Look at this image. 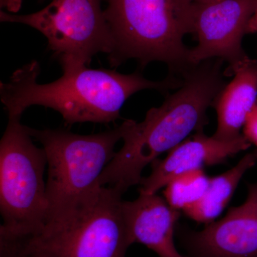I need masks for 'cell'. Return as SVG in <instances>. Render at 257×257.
<instances>
[{
  "label": "cell",
  "instance_id": "cell-1",
  "mask_svg": "<svg viewBox=\"0 0 257 257\" xmlns=\"http://www.w3.org/2000/svg\"><path fill=\"white\" fill-rule=\"evenodd\" d=\"M223 63L214 58L193 66L182 77L178 90L166 96L162 105L147 111L144 121L127 119L124 145L103 171L101 187L124 194L140 183L144 169L160 155L182 143L192 132L204 131L209 123L207 109L226 84Z\"/></svg>",
  "mask_w": 257,
  "mask_h": 257
},
{
  "label": "cell",
  "instance_id": "cell-2",
  "mask_svg": "<svg viewBox=\"0 0 257 257\" xmlns=\"http://www.w3.org/2000/svg\"><path fill=\"white\" fill-rule=\"evenodd\" d=\"M62 77L48 84H39L36 61L18 69L9 82L0 83V97L8 118H21L31 106H43L58 111L67 124L109 123L119 119L128 98L144 89L168 93L179 89L183 79L169 74L162 81L149 80L140 72L131 74L87 66L65 69Z\"/></svg>",
  "mask_w": 257,
  "mask_h": 257
},
{
  "label": "cell",
  "instance_id": "cell-3",
  "mask_svg": "<svg viewBox=\"0 0 257 257\" xmlns=\"http://www.w3.org/2000/svg\"><path fill=\"white\" fill-rule=\"evenodd\" d=\"M104 16L114 50L111 67L135 60L142 69L163 62L171 75L182 78L192 68L184 35L192 34L194 3L191 0H106Z\"/></svg>",
  "mask_w": 257,
  "mask_h": 257
},
{
  "label": "cell",
  "instance_id": "cell-4",
  "mask_svg": "<svg viewBox=\"0 0 257 257\" xmlns=\"http://www.w3.org/2000/svg\"><path fill=\"white\" fill-rule=\"evenodd\" d=\"M126 126L127 119L114 130L91 135L27 126L47 158L48 216L44 229L63 224L95 199L102 188L101 174L114 157V147Z\"/></svg>",
  "mask_w": 257,
  "mask_h": 257
},
{
  "label": "cell",
  "instance_id": "cell-5",
  "mask_svg": "<svg viewBox=\"0 0 257 257\" xmlns=\"http://www.w3.org/2000/svg\"><path fill=\"white\" fill-rule=\"evenodd\" d=\"M0 142V243L41 233L48 216L46 152L35 146L21 118H8Z\"/></svg>",
  "mask_w": 257,
  "mask_h": 257
},
{
  "label": "cell",
  "instance_id": "cell-6",
  "mask_svg": "<svg viewBox=\"0 0 257 257\" xmlns=\"http://www.w3.org/2000/svg\"><path fill=\"white\" fill-rule=\"evenodd\" d=\"M122 194L102 187L95 199L63 224L31 237L1 245L44 257H125L131 246Z\"/></svg>",
  "mask_w": 257,
  "mask_h": 257
},
{
  "label": "cell",
  "instance_id": "cell-7",
  "mask_svg": "<svg viewBox=\"0 0 257 257\" xmlns=\"http://www.w3.org/2000/svg\"><path fill=\"white\" fill-rule=\"evenodd\" d=\"M101 0H52L29 15L0 12L4 23L24 24L41 32L48 48L58 57L62 70L90 63L98 53L111 55L114 42L101 8Z\"/></svg>",
  "mask_w": 257,
  "mask_h": 257
},
{
  "label": "cell",
  "instance_id": "cell-8",
  "mask_svg": "<svg viewBox=\"0 0 257 257\" xmlns=\"http://www.w3.org/2000/svg\"><path fill=\"white\" fill-rule=\"evenodd\" d=\"M257 8V0H215L194 3L193 35L197 46L191 49L193 65L210 59L227 62L225 77L235 72L250 60L242 47L250 19Z\"/></svg>",
  "mask_w": 257,
  "mask_h": 257
},
{
  "label": "cell",
  "instance_id": "cell-9",
  "mask_svg": "<svg viewBox=\"0 0 257 257\" xmlns=\"http://www.w3.org/2000/svg\"><path fill=\"white\" fill-rule=\"evenodd\" d=\"M247 189L241 205L202 231L184 234L192 257H257V182L247 183Z\"/></svg>",
  "mask_w": 257,
  "mask_h": 257
},
{
  "label": "cell",
  "instance_id": "cell-10",
  "mask_svg": "<svg viewBox=\"0 0 257 257\" xmlns=\"http://www.w3.org/2000/svg\"><path fill=\"white\" fill-rule=\"evenodd\" d=\"M251 145L243 135L231 141H221L207 136L204 131L198 132L192 139L170 150L163 160L152 162L151 174L142 179L139 192L157 194L177 176L224 164L230 157L247 150Z\"/></svg>",
  "mask_w": 257,
  "mask_h": 257
},
{
  "label": "cell",
  "instance_id": "cell-11",
  "mask_svg": "<svg viewBox=\"0 0 257 257\" xmlns=\"http://www.w3.org/2000/svg\"><path fill=\"white\" fill-rule=\"evenodd\" d=\"M123 215L130 243H140L160 257H184L176 248L174 235L180 216L165 199L143 194L135 200L123 201Z\"/></svg>",
  "mask_w": 257,
  "mask_h": 257
},
{
  "label": "cell",
  "instance_id": "cell-12",
  "mask_svg": "<svg viewBox=\"0 0 257 257\" xmlns=\"http://www.w3.org/2000/svg\"><path fill=\"white\" fill-rule=\"evenodd\" d=\"M257 101V60L250 59L234 74L231 82L218 93L211 106L218 126L213 138L231 141L239 138L247 115Z\"/></svg>",
  "mask_w": 257,
  "mask_h": 257
},
{
  "label": "cell",
  "instance_id": "cell-13",
  "mask_svg": "<svg viewBox=\"0 0 257 257\" xmlns=\"http://www.w3.org/2000/svg\"><path fill=\"white\" fill-rule=\"evenodd\" d=\"M256 161L251 152L245 155L233 168L210 177L204 195L197 202L184 208L182 210L184 214L197 222L206 224L213 222L229 204L243 175L252 168Z\"/></svg>",
  "mask_w": 257,
  "mask_h": 257
},
{
  "label": "cell",
  "instance_id": "cell-14",
  "mask_svg": "<svg viewBox=\"0 0 257 257\" xmlns=\"http://www.w3.org/2000/svg\"><path fill=\"white\" fill-rule=\"evenodd\" d=\"M209 179L204 170L189 171L177 176L165 187L166 201L171 207L183 210L202 197L209 186Z\"/></svg>",
  "mask_w": 257,
  "mask_h": 257
},
{
  "label": "cell",
  "instance_id": "cell-15",
  "mask_svg": "<svg viewBox=\"0 0 257 257\" xmlns=\"http://www.w3.org/2000/svg\"><path fill=\"white\" fill-rule=\"evenodd\" d=\"M242 135L250 143L257 147V101L247 115L243 126Z\"/></svg>",
  "mask_w": 257,
  "mask_h": 257
},
{
  "label": "cell",
  "instance_id": "cell-16",
  "mask_svg": "<svg viewBox=\"0 0 257 257\" xmlns=\"http://www.w3.org/2000/svg\"><path fill=\"white\" fill-rule=\"evenodd\" d=\"M1 257H44L38 253L26 250L20 249V248H6L0 250Z\"/></svg>",
  "mask_w": 257,
  "mask_h": 257
},
{
  "label": "cell",
  "instance_id": "cell-17",
  "mask_svg": "<svg viewBox=\"0 0 257 257\" xmlns=\"http://www.w3.org/2000/svg\"><path fill=\"white\" fill-rule=\"evenodd\" d=\"M23 0H0L2 8H6L11 13H18L21 8Z\"/></svg>",
  "mask_w": 257,
  "mask_h": 257
},
{
  "label": "cell",
  "instance_id": "cell-18",
  "mask_svg": "<svg viewBox=\"0 0 257 257\" xmlns=\"http://www.w3.org/2000/svg\"><path fill=\"white\" fill-rule=\"evenodd\" d=\"M246 34H257V8L253 16L250 19L247 27H246Z\"/></svg>",
  "mask_w": 257,
  "mask_h": 257
},
{
  "label": "cell",
  "instance_id": "cell-19",
  "mask_svg": "<svg viewBox=\"0 0 257 257\" xmlns=\"http://www.w3.org/2000/svg\"><path fill=\"white\" fill-rule=\"evenodd\" d=\"M193 3L197 4H204V3H211V2L215 1V0H191Z\"/></svg>",
  "mask_w": 257,
  "mask_h": 257
},
{
  "label": "cell",
  "instance_id": "cell-20",
  "mask_svg": "<svg viewBox=\"0 0 257 257\" xmlns=\"http://www.w3.org/2000/svg\"><path fill=\"white\" fill-rule=\"evenodd\" d=\"M253 153L254 154V155L256 156L257 159V150H254V151L253 152Z\"/></svg>",
  "mask_w": 257,
  "mask_h": 257
}]
</instances>
